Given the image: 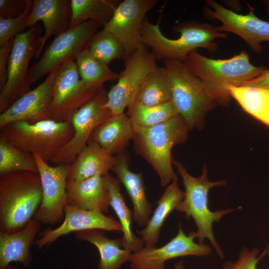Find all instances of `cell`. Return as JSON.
Masks as SVG:
<instances>
[{
  "instance_id": "6da1fadb",
  "label": "cell",
  "mask_w": 269,
  "mask_h": 269,
  "mask_svg": "<svg viewBox=\"0 0 269 269\" xmlns=\"http://www.w3.org/2000/svg\"><path fill=\"white\" fill-rule=\"evenodd\" d=\"M132 124L134 149L152 166L159 178L161 185L165 187L177 180L172 165L171 149L186 139L190 130L182 116L177 115L166 122L151 127Z\"/></svg>"
},
{
  "instance_id": "7a4b0ae2",
  "label": "cell",
  "mask_w": 269,
  "mask_h": 269,
  "mask_svg": "<svg viewBox=\"0 0 269 269\" xmlns=\"http://www.w3.org/2000/svg\"><path fill=\"white\" fill-rule=\"evenodd\" d=\"M42 198L39 173L14 171L0 175V232L12 233L32 219Z\"/></svg>"
},
{
  "instance_id": "3957f363",
  "label": "cell",
  "mask_w": 269,
  "mask_h": 269,
  "mask_svg": "<svg viewBox=\"0 0 269 269\" xmlns=\"http://www.w3.org/2000/svg\"><path fill=\"white\" fill-rule=\"evenodd\" d=\"M187 67L208 87L215 102L226 105L231 97L225 86H241L261 75L264 66L250 62L248 53L242 51L227 59H213L190 52L183 62Z\"/></svg>"
},
{
  "instance_id": "277c9868",
  "label": "cell",
  "mask_w": 269,
  "mask_h": 269,
  "mask_svg": "<svg viewBox=\"0 0 269 269\" xmlns=\"http://www.w3.org/2000/svg\"><path fill=\"white\" fill-rule=\"evenodd\" d=\"M173 30L180 33L177 39H169L161 32L159 22L153 24L146 17L142 26L143 44L151 52L156 59H172L183 62L189 54L201 47L213 51L217 47L214 40L225 38V32L218 31L217 26L195 21L181 22L175 25Z\"/></svg>"
},
{
  "instance_id": "5b68a950",
  "label": "cell",
  "mask_w": 269,
  "mask_h": 269,
  "mask_svg": "<svg viewBox=\"0 0 269 269\" xmlns=\"http://www.w3.org/2000/svg\"><path fill=\"white\" fill-rule=\"evenodd\" d=\"M173 163L182 179L185 188L184 197L175 210L184 213L187 219L189 218L193 219L197 227L195 236L198 243L204 244V240L208 239L219 257L224 258V253L214 236L213 224L214 222H219L223 216L240 207L212 211L208 206L209 190L214 187L226 185V181H210L206 166L201 176L196 177L191 175L181 163L176 161Z\"/></svg>"
},
{
  "instance_id": "8992f818",
  "label": "cell",
  "mask_w": 269,
  "mask_h": 269,
  "mask_svg": "<svg viewBox=\"0 0 269 269\" xmlns=\"http://www.w3.org/2000/svg\"><path fill=\"white\" fill-rule=\"evenodd\" d=\"M74 134L70 121L48 119L30 123L20 121L1 127L0 139L23 151L36 154L48 163L70 141Z\"/></svg>"
},
{
  "instance_id": "52a82bcc",
  "label": "cell",
  "mask_w": 269,
  "mask_h": 269,
  "mask_svg": "<svg viewBox=\"0 0 269 269\" xmlns=\"http://www.w3.org/2000/svg\"><path fill=\"white\" fill-rule=\"evenodd\" d=\"M170 80L172 101L190 129L197 127L215 101L207 85L183 62L163 60Z\"/></svg>"
},
{
  "instance_id": "ba28073f",
  "label": "cell",
  "mask_w": 269,
  "mask_h": 269,
  "mask_svg": "<svg viewBox=\"0 0 269 269\" xmlns=\"http://www.w3.org/2000/svg\"><path fill=\"white\" fill-rule=\"evenodd\" d=\"M42 32V28L36 23L15 37L8 61L6 82L0 90V113L30 91L29 64L31 59L36 58Z\"/></svg>"
},
{
  "instance_id": "9c48e42d",
  "label": "cell",
  "mask_w": 269,
  "mask_h": 269,
  "mask_svg": "<svg viewBox=\"0 0 269 269\" xmlns=\"http://www.w3.org/2000/svg\"><path fill=\"white\" fill-rule=\"evenodd\" d=\"M100 26L96 22L89 20L70 27L55 36L41 58L29 68L30 85L65 63L75 60L78 55L88 48Z\"/></svg>"
},
{
  "instance_id": "30bf717a",
  "label": "cell",
  "mask_w": 269,
  "mask_h": 269,
  "mask_svg": "<svg viewBox=\"0 0 269 269\" xmlns=\"http://www.w3.org/2000/svg\"><path fill=\"white\" fill-rule=\"evenodd\" d=\"M100 89L88 85L81 79L76 62L65 63L53 83L48 110L49 119L57 122L70 121L72 115L91 100Z\"/></svg>"
},
{
  "instance_id": "8fae6325",
  "label": "cell",
  "mask_w": 269,
  "mask_h": 269,
  "mask_svg": "<svg viewBox=\"0 0 269 269\" xmlns=\"http://www.w3.org/2000/svg\"><path fill=\"white\" fill-rule=\"evenodd\" d=\"M107 95L108 92L101 88L91 100L72 115L70 122L74 131V136L53 158L51 162L55 165L72 163L86 146L96 129L113 115L105 106Z\"/></svg>"
},
{
  "instance_id": "7c38bea8",
  "label": "cell",
  "mask_w": 269,
  "mask_h": 269,
  "mask_svg": "<svg viewBox=\"0 0 269 269\" xmlns=\"http://www.w3.org/2000/svg\"><path fill=\"white\" fill-rule=\"evenodd\" d=\"M125 62V68L120 74L117 83L108 92L105 106L113 115L124 113L134 102L145 77L157 66L155 57L143 44Z\"/></svg>"
},
{
  "instance_id": "4fadbf2b",
  "label": "cell",
  "mask_w": 269,
  "mask_h": 269,
  "mask_svg": "<svg viewBox=\"0 0 269 269\" xmlns=\"http://www.w3.org/2000/svg\"><path fill=\"white\" fill-rule=\"evenodd\" d=\"M33 155L42 189V201L33 219L41 224L53 226L61 223L64 218L70 164L51 166L36 154Z\"/></svg>"
},
{
  "instance_id": "5bb4252c",
  "label": "cell",
  "mask_w": 269,
  "mask_h": 269,
  "mask_svg": "<svg viewBox=\"0 0 269 269\" xmlns=\"http://www.w3.org/2000/svg\"><path fill=\"white\" fill-rule=\"evenodd\" d=\"M195 232L186 235L179 224L177 235L165 245L157 248L144 246L132 253L129 262L131 269H165V263L180 257L209 255L211 248L205 244L196 243Z\"/></svg>"
},
{
  "instance_id": "9a60e30c",
  "label": "cell",
  "mask_w": 269,
  "mask_h": 269,
  "mask_svg": "<svg viewBox=\"0 0 269 269\" xmlns=\"http://www.w3.org/2000/svg\"><path fill=\"white\" fill-rule=\"evenodd\" d=\"M156 0H124L119 2L103 28L121 43L125 61L143 44L142 26L146 14L156 4Z\"/></svg>"
},
{
  "instance_id": "2e32d148",
  "label": "cell",
  "mask_w": 269,
  "mask_h": 269,
  "mask_svg": "<svg viewBox=\"0 0 269 269\" xmlns=\"http://www.w3.org/2000/svg\"><path fill=\"white\" fill-rule=\"evenodd\" d=\"M99 229L122 232L119 222L99 210H87L67 204L63 221L57 227L47 228L40 233L34 245L37 249L49 246L61 237L72 232Z\"/></svg>"
},
{
  "instance_id": "e0dca14e",
  "label": "cell",
  "mask_w": 269,
  "mask_h": 269,
  "mask_svg": "<svg viewBox=\"0 0 269 269\" xmlns=\"http://www.w3.org/2000/svg\"><path fill=\"white\" fill-rule=\"evenodd\" d=\"M207 3L213 9L206 8L208 15L222 23L221 26H217L219 31L232 32L240 36L257 52L263 50L261 42L269 41V22L257 17L250 5L249 13L242 15L224 7L215 0H207Z\"/></svg>"
},
{
  "instance_id": "ac0fdd59",
  "label": "cell",
  "mask_w": 269,
  "mask_h": 269,
  "mask_svg": "<svg viewBox=\"0 0 269 269\" xmlns=\"http://www.w3.org/2000/svg\"><path fill=\"white\" fill-rule=\"evenodd\" d=\"M60 68L52 71L42 83L22 96L5 111L0 113V127L16 121L35 123L50 119L48 110L51 100L52 85Z\"/></svg>"
},
{
  "instance_id": "d6986e66",
  "label": "cell",
  "mask_w": 269,
  "mask_h": 269,
  "mask_svg": "<svg viewBox=\"0 0 269 269\" xmlns=\"http://www.w3.org/2000/svg\"><path fill=\"white\" fill-rule=\"evenodd\" d=\"M71 18L70 0H34L28 17L27 27H31L41 21L44 32L40 38V47L36 58H38L48 39L56 36L70 27Z\"/></svg>"
},
{
  "instance_id": "ffe728a7",
  "label": "cell",
  "mask_w": 269,
  "mask_h": 269,
  "mask_svg": "<svg viewBox=\"0 0 269 269\" xmlns=\"http://www.w3.org/2000/svg\"><path fill=\"white\" fill-rule=\"evenodd\" d=\"M116 156L112 171L125 187L132 201L133 220L139 226L144 227L150 219L152 207L146 197L142 174L131 170L129 158L125 151Z\"/></svg>"
},
{
  "instance_id": "44dd1931",
  "label": "cell",
  "mask_w": 269,
  "mask_h": 269,
  "mask_svg": "<svg viewBox=\"0 0 269 269\" xmlns=\"http://www.w3.org/2000/svg\"><path fill=\"white\" fill-rule=\"evenodd\" d=\"M41 225L33 219L18 231L0 232V269H6L12 262L26 267L31 264V247L41 231Z\"/></svg>"
},
{
  "instance_id": "7402d4cb",
  "label": "cell",
  "mask_w": 269,
  "mask_h": 269,
  "mask_svg": "<svg viewBox=\"0 0 269 269\" xmlns=\"http://www.w3.org/2000/svg\"><path fill=\"white\" fill-rule=\"evenodd\" d=\"M116 160V155L89 141L70 164L67 181H80L97 175L104 176L113 170Z\"/></svg>"
},
{
  "instance_id": "603a6c76",
  "label": "cell",
  "mask_w": 269,
  "mask_h": 269,
  "mask_svg": "<svg viewBox=\"0 0 269 269\" xmlns=\"http://www.w3.org/2000/svg\"><path fill=\"white\" fill-rule=\"evenodd\" d=\"M67 203L87 210L109 212L104 176L97 175L80 181H67Z\"/></svg>"
},
{
  "instance_id": "cb8c5ba5",
  "label": "cell",
  "mask_w": 269,
  "mask_h": 269,
  "mask_svg": "<svg viewBox=\"0 0 269 269\" xmlns=\"http://www.w3.org/2000/svg\"><path fill=\"white\" fill-rule=\"evenodd\" d=\"M134 129L130 119L124 113L113 115L98 127L89 141L94 142L114 154L124 151L133 140Z\"/></svg>"
},
{
  "instance_id": "d4e9b609",
  "label": "cell",
  "mask_w": 269,
  "mask_h": 269,
  "mask_svg": "<svg viewBox=\"0 0 269 269\" xmlns=\"http://www.w3.org/2000/svg\"><path fill=\"white\" fill-rule=\"evenodd\" d=\"M105 231L90 229L75 233L76 239L86 241L94 245L100 255L99 269H120L129 262L131 252L124 249L122 238L111 239L108 238Z\"/></svg>"
},
{
  "instance_id": "484cf974",
  "label": "cell",
  "mask_w": 269,
  "mask_h": 269,
  "mask_svg": "<svg viewBox=\"0 0 269 269\" xmlns=\"http://www.w3.org/2000/svg\"><path fill=\"white\" fill-rule=\"evenodd\" d=\"M104 177L107 190L108 204L115 211L122 228L123 247L132 253L138 251L144 247V244L142 239L136 236L133 232V214L121 193L120 182L109 173Z\"/></svg>"
},
{
  "instance_id": "4316f807",
  "label": "cell",
  "mask_w": 269,
  "mask_h": 269,
  "mask_svg": "<svg viewBox=\"0 0 269 269\" xmlns=\"http://www.w3.org/2000/svg\"><path fill=\"white\" fill-rule=\"evenodd\" d=\"M185 193L179 187L177 180L173 181L166 188L156 202L157 207L146 225L137 232L144 246L155 247L160 234L163 223L170 213L183 199Z\"/></svg>"
},
{
  "instance_id": "83f0119b",
  "label": "cell",
  "mask_w": 269,
  "mask_h": 269,
  "mask_svg": "<svg viewBox=\"0 0 269 269\" xmlns=\"http://www.w3.org/2000/svg\"><path fill=\"white\" fill-rule=\"evenodd\" d=\"M172 100L170 80L166 70L157 66L144 78L134 101L155 106Z\"/></svg>"
},
{
  "instance_id": "f1b7e54d",
  "label": "cell",
  "mask_w": 269,
  "mask_h": 269,
  "mask_svg": "<svg viewBox=\"0 0 269 269\" xmlns=\"http://www.w3.org/2000/svg\"><path fill=\"white\" fill-rule=\"evenodd\" d=\"M225 89L244 111L269 127V90L230 85Z\"/></svg>"
},
{
  "instance_id": "f546056e",
  "label": "cell",
  "mask_w": 269,
  "mask_h": 269,
  "mask_svg": "<svg viewBox=\"0 0 269 269\" xmlns=\"http://www.w3.org/2000/svg\"><path fill=\"white\" fill-rule=\"evenodd\" d=\"M119 2L116 0H71L70 27L89 20L104 27Z\"/></svg>"
},
{
  "instance_id": "4dcf8cb0",
  "label": "cell",
  "mask_w": 269,
  "mask_h": 269,
  "mask_svg": "<svg viewBox=\"0 0 269 269\" xmlns=\"http://www.w3.org/2000/svg\"><path fill=\"white\" fill-rule=\"evenodd\" d=\"M76 63L81 79L88 85L101 88L104 83L118 80L120 74L94 56L88 48L77 56Z\"/></svg>"
},
{
  "instance_id": "1f68e13d",
  "label": "cell",
  "mask_w": 269,
  "mask_h": 269,
  "mask_svg": "<svg viewBox=\"0 0 269 269\" xmlns=\"http://www.w3.org/2000/svg\"><path fill=\"white\" fill-rule=\"evenodd\" d=\"M128 109L127 115L131 122L143 127L163 123L179 114L172 100L155 106H147L134 101Z\"/></svg>"
},
{
  "instance_id": "d6a6232c",
  "label": "cell",
  "mask_w": 269,
  "mask_h": 269,
  "mask_svg": "<svg viewBox=\"0 0 269 269\" xmlns=\"http://www.w3.org/2000/svg\"><path fill=\"white\" fill-rule=\"evenodd\" d=\"M20 171L38 173L33 154L23 151L0 139V175Z\"/></svg>"
},
{
  "instance_id": "836d02e7",
  "label": "cell",
  "mask_w": 269,
  "mask_h": 269,
  "mask_svg": "<svg viewBox=\"0 0 269 269\" xmlns=\"http://www.w3.org/2000/svg\"><path fill=\"white\" fill-rule=\"evenodd\" d=\"M88 48L94 56L107 64L115 59H124V50L120 41L104 28L94 34Z\"/></svg>"
},
{
  "instance_id": "e575fe53",
  "label": "cell",
  "mask_w": 269,
  "mask_h": 269,
  "mask_svg": "<svg viewBox=\"0 0 269 269\" xmlns=\"http://www.w3.org/2000/svg\"><path fill=\"white\" fill-rule=\"evenodd\" d=\"M33 0H27L26 7L19 15L7 18H0V45L14 39L27 28L28 17L31 12Z\"/></svg>"
},
{
  "instance_id": "d590c367",
  "label": "cell",
  "mask_w": 269,
  "mask_h": 269,
  "mask_svg": "<svg viewBox=\"0 0 269 269\" xmlns=\"http://www.w3.org/2000/svg\"><path fill=\"white\" fill-rule=\"evenodd\" d=\"M259 252L257 248L250 250L247 247H244L239 253L237 260L235 262H226L222 269H257L258 262L266 255L264 251V253L258 257Z\"/></svg>"
},
{
  "instance_id": "8d00e7d4",
  "label": "cell",
  "mask_w": 269,
  "mask_h": 269,
  "mask_svg": "<svg viewBox=\"0 0 269 269\" xmlns=\"http://www.w3.org/2000/svg\"><path fill=\"white\" fill-rule=\"evenodd\" d=\"M27 0H0V18L16 17L25 10Z\"/></svg>"
},
{
  "instance_id": "74e56055",
  "label": "cell",
  "mask_w": 269,
  "mask_h": 269,
  "mask_svg": "<svg viewBox=\"0 0 269 269\" xmlns=\"http://www.w3.org/2000/svg\"><path fill=\"white\" fill-rule=\"evenodd\" d=\"M14 39L5 44L0 45V90L4 87L6 82L8 61L12 48Z\"/></svg>"
},
{
  "instance_id": "f35d334b",
  "label": "cell",
  "mask_w": 269,
  "mask_h": 269,
  "mask_svg": "<svg viewBox=\"0 0 269 269\" xmlns=\"http://www.w3.org/2000/svg\"><path fill=\"white\" fill-rule=\"evenodd\" d=\"M241 86H249L269 90V70H266L259 76L246 82Z\"/></svg>"
},
{
  "instance_id": "ab89813d",
  "label": "cell",
  "mask_w": 269,
  "mask_h": 269,
  "mask_svg": "<svg viewBox=\"0 0 269 269\" xmlns=\"http://www.w3.org/2000/svg\"><path fill=\"white\" fill-rule=\"evenodd\" d=\"M174 269H184V263L182 261L176 263L174 266Z\"/></svg>"
},
{
  "instance_id": "60d3db41",
  "label": "cell",
  "mask_w": 269,
  "mask_h": 269,
  "mask_svg": "<svg viewBox=\"0 0 269 269\" xmlns=\"http://www.w3.org/2000/svg\"><path fill=\"white\" fill-rule=\"evenodd\" d=\"M6 269H22L21 268L13 266L11 265H10L8 266Z\"/></svg>"
},
{
  "instance_id": "b9f144b4",
  "label": "cell",
  "mask_w": 269,
  "mask_h": 269,
  "mask_svg": "<svg viewBox=\"0 0 269 269\" xmlns=\"http://www.w3.org/2000/svg\"><path fill=\"white\" fill-rule=\"evenodd\" d=\"M265 252L266 254H267L269 256V243L268 245V246H267L266 249L265 250Z\"/></svg>"
}]
</instances>
